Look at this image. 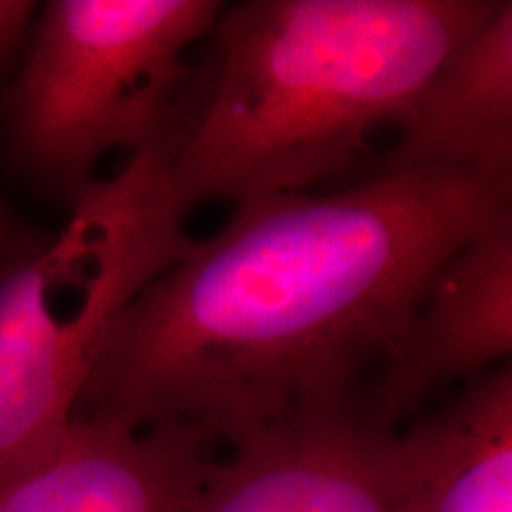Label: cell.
Returning a JSON list of instances; mask_svg holds the SVG:
<instances>
[{"instance_id": "1", "label": "cell", "mask_w": 512, "mask_h": 512, "mask_svg": "<svg viewBox=\"0 0 512 512\" xmlns=\"http://www.w3.org/2000/svg\"><path fill=\"white\" fill-rule=\"evenodd\" d=\"M508 216V190L432 171L240 202L124 306L76 415L228 448L366 418L432 275Z\"/></svg>"}, {"instance_id": "2", "label": "cell", "mask_w": 512, "mask_h": 512, "mask_svg": "<svg viewBox=\"0 0 512 512\" xmlns=\"http://www.w3.org/2000/svg\"><path fill=\"white\" fill-rule=\"evenodd\" d=\"M501 0H247L214 24V86L171 145L181 207L358 174L382 128ZM366 174V169L361 171ZM363 178V176H358Z\"/></svg>"}, {"instance_id": "3", "label": "cell", "mask_w": 512, "mask_h": 512, "mask_svg": "<svg viewBox=\"0 0 512 512\" xmlns=\"http://www.w3.org/2000/svg\"><path fill=\"white\" fill-rule=\"evenodd\" d=\"M171 145L95 183L55 238L0 273V482L67 434L112 323L195 242Z\"/></svg>"}, {"instance_id": "4", "label": "cell", "mask_w": 512, "mask_h": 512, "mask_svg": "<svg viewBox=\"0 0 512 512\" xmlns=\"http://www.w3.org/2000/svg\"><path fill=\"white\" fill-rule=\"evenodd\" d=\"M216 0H53L0 100L19 174L69 209L105 155L169 143L188 119L185 53L214 29Z\"/></svg>"}, {"instance_id": "5", "label": "cell", "mask_w": 512, "mask_h": 512, "mask_svg": "<svg viewBox=\"0 0 512 512\" xmlns=\"http://www.w3.org/2000/svg\"><path fill=\"white\" fill-rule=\"evenodd\" d=\"M512 354V223H494L448 256L396 339L366 420L396 432L441 389L472 382Z\"/></svg>"}, {"instance_id": "6", "label": "cell", "mask_w": 512, "mask_h": 512, "mask_svg": "<svg viewBox=\"0 0 512 512\" xmlns=\"http://www.w3.org/2000/svg\"><path fill=\"white\" fill-rule=\"evenodd\" d=\"M216 451L188 427L76 415L50 451L0 482V512H190Z\"/></svg>"}, {"instance_id": "7", "label": "cell", "mask_w": 512, "mask_h": 512, "mask_svg": "<svg viewBox=\"0 0 512 512\" xmlns=\"http://www.w3.org/2000/svg\"><path fill=\"white\" fill-rule=\"evenodd\" d=\"M190 512H399L394 432L335 418L247 441L219 458Z\"/></svg>"}, {"instance_id": "8", "label": "cell", "mask_w": 512, "mask_h": 512, "mask_svg": "<svg viewBox=\"0 0 512 512\" xmlns=\"http://www.w3.org/2000/svg\"><path fill=\"white\" fill-rule=\"evenodd\" d=\"M458 174L510 192L512 3L465 38L425 83L370 174ZM366 178V176H363Z\"/></svg>"}, {"instance_id": "9", "label": "cell", "mask_w": 512, "mask_h": 512, "mask_svg": "<svg viewBox=\"0 0 512 512\" xmlns=\"http://www.w3.org/2000/svg\"><path fill=\"white\" fill-rule=\"evenodd\" d=\"M399 512H512V370L503 363L394 432Z\"/></svg>"}, {"instance_id": "10", "label": "cell", "mask_w": 512, "mask_h": 512, "mask_svg": "<svg viewBox=\"0 0 512 512\" xmlns=\"http://www.w3.org/2000/svg\"><path fill=\"white\" fill-rule=\"evenodd\" d=\"M34 8V3H24V0H0V69L22 46L34 19Z\"/></svg>"}, {"instance_id": "11", "label": "cell", "mask_w": 512, "mask_h": 512, "mask_svg": "<svg viewBox=\"0 0 512 512\" xmlns=\"http://www.w3.org/2000/svg\"><path fill=\"white\" fill-rule=\"evenodd\" d=\"M43 240L31 238L27 228H22L19 223L8 214V209L0 204V273L8 271L12 264H17L19 259L34 252L36 247H41Z\"/></svg>"}]
</instances>
